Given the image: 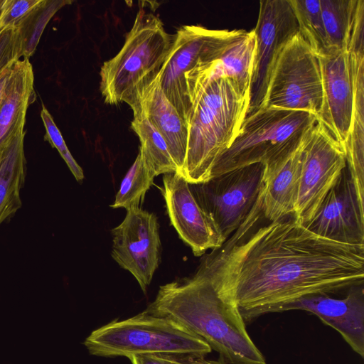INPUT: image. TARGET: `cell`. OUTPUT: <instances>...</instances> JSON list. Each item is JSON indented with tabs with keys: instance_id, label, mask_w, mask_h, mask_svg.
<instances>
[{
	"instance_id": "cell-29",
	"label": "cell",
	"mask_w": 364,
	"mask_h": 364,
	"mask_svg": "<svg viewBox=\"0 0 364 364\" xmlns=\"http://www.w3.org/2000/svg\"><path fill=\"white\" fill-rule=\"evenodd\" d=\"M43 0H3L0 7V32L19 28Z\"/></svg>"
},
{
	"instance_id": "cell-9",
	"label": "cell",
	"mask_w": 364,
	"mask_h": 364,
	"mask_svg": "<svg viewBox=\"0 0 364 364\" xmlns=\"http://www.w3.org/2000/svg\"><path fill=\"white\" fill-rule=\"evenodd\" d=\"M343 149L320 122L311 128L304 149L301 173L293 216L306 225L346 167Z\"/></svg>"
},
{
	"instance_id": "cell-2",
	"label": "cell",
	"mask_w": 364,
	"mask_h": 364,
	"mask_svg": "<svg viewBox=\"0 0 364 364\" xmlns=\"http://www.w3.org/2000/svg\"><path fill=\"white\" fill-rule=\"evenodd\" d=\"M145 311L186 328L230 364H266L236 304L197 269L161 286Z\"/></svg>"
},
{
	"instance_id": "cell-31",
	"label": "cell",
	"mask_w": 364,
	"mask_h": 364,
	"mask_svg": "<svg viewBox=\"0 0 364 364\" xmlns=\"http://www.w3.org/2000/svg\"><path fill=\"white\" fill-rule=\"evenodd\" d=\"M183 354H158L133 355L129 358L132 364H180Z\"/></svg>"
},
{
	"instance_id": "cell-28",
	"label": "cell",
	"mask_w": 364,
	"mask_h": 364,
	"mask_svg": "<svg viewBox=\"0 0 364 364\" xmlns=\"http://www.w3.org/2000/svg\"><path fill=\"white\" fill-rule=\"evenodd\" d=\"M41 117L46 129L45 139L57 149L75 179L81 182L84 178L83 171L73 157L51 114L43 105Z\"/></svg>"
},
{
	"instance_id": "cell-12",
	"label": "cell",
	"mask_w": 364,
	"mask_h": 364,
	"mask_svg": "<svg viewBox=\"0 0 364 364\" xmlns=\"http://www.w3.org/2000/svg\"><path fill=\"white\" fill-rule=\"evenodd\" d=\"M227 31L200 26L180 27L173 37L166 59L159 73L161 87L168 100L187 123L191 109L185 75L219 43Z\"/></svg>"
},
{
	"instance_id": "cell-7",
	"label": "cell",
	"mask_w": 364,
	"mask_h": 364,
	"mask_svg": "<svg viewBox=\"0 0 364 364\" xmlns=\"http://www.w3.org/2000/svg\"><path fill=\"white\" fill-rule=\"evenodd\" d=\"M321 105L318 60L298 33L287 43L274 65L261 107L306 111L318 119Z\"/></svg>"
},
{
	"instance_id": "cell-16",
	"label": "cell",
	"mask_w": 364,
	"mask_h": 364,
	"mask_svg": "<svg viewBox=\"0 0 364 364\" xmlns=\"http://www.w3.org/2000/svg\"><path fill=\"white\" fill-rule=\"evenodd\" d=\"M322 82L321 122L344 149L353 107V85L348 49L331 48L317 56Z\"/></svg>"
},
{
	"instance_id": "cell-22",
	"label": "cell",
	"mask_w": 364,
	"mask_h": 364,
	"mask_svg": "<svg viewBox=\"0 0 364 364\" xmlns=\"http://www.w3.org/2000/svg\"><path fill=\"white\" fill-rule=\"evenodd\" d=\"M24 131L0 153V224L21 205L20 191L26 176Z\"/></svg>"
},
{
	"instance_id": "cell-13",
	"label": "cell",
	"mask_w": 364,
	"mask_h": 364,
	"mask_svg": "<svg viewBox=\"0 0 364 364\" xmlns=\"http://www.w3.org/2000/svg\"><path fill=\"white\" fill-rule=\"evenodd\" d=\"M304 226L335 242L364 245V200L357 193L347 166Z\"/></svg>"
},
{
	"instance_id": "cell-6",
	"label": "cell",
	"mask_w": 364,
	"mask_h": 364,
	"mask_svg": "<svg viewBox=\"0 0 364 364\" xmlns=\"http://www.w3.org/2000/svg\"><path fill=\"white\" fill-rule=\"evenodd\" d=\"M316 122V117L306 111L260 107L246 117L210 178L255 164L272 163L294 149Z\"/></svg>"
},
{
	"instance_id": "cell-18",
	"label": "cell",
	"mask_w": 364,
	"mask_h": 364,
	"mask_svg": "<svg viewBox=\"0 0 364 364\" xmlns=\"http://www.w3.org/2000/svg\"><path fill=\"white\" fill-rule=\"evenodd\" d=\"M353 85L349 134L344 146L347 167L364 200V23L356 21L348 47Z\"/></svg>"
},
{
	"instance_id": "cell-24",
	"label": "cell",
	"mask_w": 364,
	"mask_h": 364,
	"mask_svg": "<svg viewBox=\"0 0 364 364\" xmlns=\"http://www.w3.org/2000/svg\"><path fill=\"white\" fill-rule=\"evenodd\" d=\"M358 0H320L330 48L348 49Z\"/></svg>"
},
{
	"instance_id": "cell-14",
	"label": "cell",
	"mask_w": 364,
	"mask_h": 364,
	"mask_svg": "<svg viewBox=\"0 0 364 364\" xmlns=\"http://www.w3.org/2000/svg\"><path fill=\"white\" fill-rule=\"evenodd\" d=\"M255 36L254 30H228L218 45L203 61L185 75L190 102L210 82L230 77L240 86L249 90Z\"/></svg>"
},
{
	"instance_id": "cell-4",
	"label": "cell",
	"mask_w": 364,
	"mask_h": 364,
	"mask_svg": "<svg viewBox=\"0 0 364 364\" xmlns=\"http://www.w3.org/2000/svg\"><path fill=\"white\" fill-rule=\"evenodd\" d=\"M83 345L90 354L105 358L158 354L205 356L212 351L205 341L181 324L146 311L94 330Z\"/></svg>"
},
{
	"instance_id": "cell-1",
	"label": "cell",
	"mask_w": 364,
	"mask_h": 364,
	"mask_svg": "<svg viewBox=\"0 0 364 364\" xmlns=\"http://www.w3.org/2000/svg\"><path fill=\"white\" fill-rule=\"evenodd\" d=\"M262 205L261 190L233 235L197 268L236 304L246 324L304 296L363 284L364 245L320 237L293 215L259 226Z\"/></svg>"
},
{
	"instance_id": "cell-17",
	"label": "cell",
	"mask_w": 364,
	"mask_h": 364,
	"mask_svg": "<svg viewBox=\"0 0 364 364\" xmlns=\"http://www.w3.org/2000/svg\"><path fill=\"white\" fill-rule=\"evenodd\" d=\"M303 310L314 314L325 324L337 331L350 348L364 357V287L349 288L345 297L330 294H310L282 307L279 312Z\"/></svg>"
},
{
	"instance_id": "cell-23",
	"label": "cell",
	"mask_w": 364,
	"mask_h": 364,
	"mask_svg": "<svg viewBox=\"0 0 364 364\" xmlns=\"http://www.w3.org/2000/svg\"><path fill=\"white\" fill-rule=\"evenodd\" d=\"M132 111L131 127L139 139V151L148 167L155 176L177 173L176 166L162 136L139 108H134Z\"/></svg>"
},
{
	"instance_id": "cell-15",
	"label": "cell",
	"mask_w": 364,
	"mask_h": 364,
	"mask_svg": "<svg viewBox=\"0 0 364 364\" xmlns=\"http://www.w3.org/2000/svg\"><path fill=\"white\" fill-rule=\"evenodd\" d=\"M161 190L171 225L195 256L204 255L225 241L191 193L189 183L175 172L164 174Z\"/></svg>"
},
{
	"instance_id": "cell-19",
	"label": "cell",
	"mask_w": 364,
	"mask_h": 364,
	"mask_svg": "<svg viewBox=\"0 0 364 364\" xmlns=\"http://www.w3.org/2000/svg\"><path fill=\"white\" fill-rule=\"evenodd\" d=\"M311 129L294 149L264 166L262 210L264 218L269 222L294 213L304 149Z\"/></svg>"
},
{
	"instance_id": "cell-26",
	"label": "cell",
	"mask_w": 364,
	"mask_h": 364,
	"mask_svg": "<svg viewBox=\"0 0 364 364\" xmlns=\"http://www.w3.org/2000/svg\"><path fill=\"white\" fill-rule=\"evenodd\" d=\"M154 177L155 175L139 151L135 161L121 182L111 208H123L127 210L141 208L146 193L153 184Z\"/></svg>"
},
{
	"instance_id": "cell-10",
	"label": "cell",
	"mask_w": 364,
	"mask_h": 364,
	"mask_svg": "<svg viewBox=\"0 0 364 364\" xmlns=\"http://www.w3.org/2000/svg\"><path fill=\"white\" fill-rule=\"evenodd\" d=\"M255 47L247 116L263 103L274 65L287 43L299 33L298 23L289 0L259 1L255 28Z\"/></svg>"
},
{
	"instance_id": "cell-11",
	"label": "cell",
	"mask_w": 364,
	"mask_h": 364,
	"mask_svg": "<svg viewBox=\"0 0 364 364\" xmlns=\"http://www.w3.org/2000/svg\"><path fill=\"white\" fill-rule=\"evenodd\" d=\"M159 230L156 215L139 208L127 210L124 220L111 231L112 257L135 277L144 294L161 258Z\"/></svg>"
},
{
	"instance_id": "cell-20",
	"label": "cell",
	"mask_w": 364,
	"mask_h": 364,
	"mask_svg": "<svg viewBox=\"0 0 364 364\" xmlns=\"http://www.w3.org/2000/svg\"><path fill=\"white\" fill-rule=\"evenodd\" d=\"M128 105L132 109L139 108L160 134L176 166L177 173L181 174L186 154L187 123L166 97L159 73L136 92Z\"/></svg>"
},
{
	"instance_id": "cell-27",
	"label": "cell",
	"mask_w": 364,
	"mask_h": 364,
	"mask_svg": "<svg viewBox=\"0 0 364 364\" xmlns=\"http://www.w3.org/2000/svg\"><path fill=\"white\" fill-rule=\"evenodd\" d=\"M72 3L70 0H43L19 28L22 58L32 56L48 23L58 11Z\"/></svg>"
},
{
	"instance_id": "cell-8",
	"label": "cell",
	"mask_w": 364,
	"mask_h": 364,
	"mask_svg": "<svg viewBox=\"0 0 364 364\" xmlns=\"http://www.w3.org/2000/svg\"><path fill=\"white\" fill-rule=\"evenodd\" d=\"M264 166L255 164L189 183L191 193L226 240L247 218L263 186Z\"/></svg>"
},
{
	"instance_id": "cell-21",
	"label": "cell",
	"mask_w": 364,
	"mask_h": 364,
	"mask_svg": "<svg viewBox=\"0 0 364 364\" xmlns=\"http://www.w3.org/2000/svg\"><path fill=\"white\" fill-rule=\"evenodd\" d=\"M35 97L34 75L29 59L12 66L4 97L0 104V153L24 131L26 114Z\"/></svg>"
},
{
	"instance_id": "cell-3",
	"label": "cell",
	"mask_w": 364,
	"mask_h": 364,
	"mask_svg": "<svg viewBox=\"0 0 364 364\" xmlns=\"http://www.w3.org/2000/svg\"><path fill=\"white\" fill-rule=\"evenodd\" d=\"M249 90L230 77L207 84L191 101L181 175L189 183L210 179L220 156L231 146L247 117Z\"/></svg>"
},
{
	"instance_id": "cell-32",
	"label": "cell",
	"mask_w": 364,
	"mask_h": 364,
	"mask_svg": "<svg viewBox=\"0 0 364 364\" xmlns=\"http://www.w3.org/2000/svg\"><path fill=\"white\" fill-rule=\"evenodd\" d=\"M205 356L181 355L180 364H230L224 360H208Z\"/></svg>"
},
{
	"instance_id": "cell-30",
	"label": "cell",
	"mask_w": 364,
	"mask_h": 364,
	"mask_svg": "<svg viewBox=\"0 0 364 364\" xmlns=\"http://www.w3.org/2000/svg\"><path fill=\"white\" fill-rule=\"evenodd\" d=\"M23 58L19 28H11L0 32V75Z\"/></svg>"
},
{
	"instance_id": "cell-33",
	"label": "cell",
	"mask_w": 364,
	"mask_h": 364,
	"mask_svg": "<svg viewBox=\"0 0 364 364\" xmlns=\"http://www.w3.org/2000/svg\"><path fill=\"white\" fill-rule=\"evenodd\" d=\"M8 68L6 69L1 75H0V104L4 97L6 90L8 85V82L9 80L11 68Z\"/></svg>"
},
{
	"instance_id": "cell-34",
	"label": "cell",
	"mask_w": 364,
	"mask_h": 364,
	"mask_svg": "<svg viewBox=\"0 0 364 364\" xmlns=\"http://www.w3.org/2000/svg\"><path fill=\"white\" fill-rule=\"evenodd\" d=\"M2 1H3V0H0V7H1V5L2 4Z\"/></svg>"
},
{
	"instance_id": "cell-25",
	"label": "cell",
	"mask_w": 364,
	"mask_h": 364,
	"mask_svg": "<svg viewBox=\"0 0 364 364\" xmlns=\"http://www.w3.org/2000/svg\"><path fill=\"white\" fill-rule=\"evenodd\" d=\"M298 23L299 33L318 56L331 49L321 16L320 0H289Z\"/></svg>"
},
{
	"instance_id": "cell-5",
	"label": "cell",
	"mask_w": 364,
	"mask_h": 364,
	"mask_svg": "<svg viewBox=\"0 0 364 364\" xmlns=\"http://www.w3.org/2000/svg\"><path fill=\"white\" fill-rule=\"evenodd\" d=\"M173 37L157 16L139 9L122 48L101 67L100 89L105 102L128 104L159 73Z\"/></svg>"
}]
</instances>
